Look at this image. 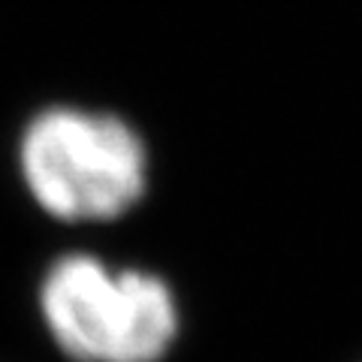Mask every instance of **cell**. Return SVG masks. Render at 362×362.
I'll return each mask as SVG.
<instances>
[{"label": "cell", "mask_w": 362, "mask_h": 362, "mask_svg": "<svg viewBox=\"0 0 362 362\" xmlns=\"http://www.w3.org/2000/svg\"><path fill=\"white\" fill-rule=\"evenodd\" d=\"M30 197L58 221H112L148 187V151L127 121L54 106L28 124L18 145Z\"/></svg>", "instance_id": "cell-1"}, {"label": "cell", "mask_w": 362, "mask_h": 362, "mask_svg": "<svg viewBox=\"0 0 362 362\" xmlns=\"http://www.w3.org/2000/svg\"><path fill=\"white\" fill-rule=\"evenodd\" d=\"M42 320L78 362H157L178 332V305L163 278L109 269L88 254L61 257L40 287Z\"/></svg>", "instance_id": "cell-2"}]
</instances>
